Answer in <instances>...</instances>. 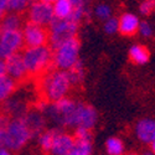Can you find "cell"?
I'll return each mask as SVG.
<instances>
[{"mask_svg": "<svg viewBox=\"0 0 155 155\" xmlns=\"http://www.w3.org/2000/svg\"><path fill=\"white\" fill-rule=\"evenodd\" d=\"M52 48L48 45H44L26 47L21 55L28 72L30 74H40L48 70V67L52 64Z\"/></svg>", "mask_w": 155, "mask_h": 155, "instance_id": "277c9868", "label": "cell"}, {"mask_svg": "<svg viewBox=\"0 0 155 155\" xmlns=\"http://www.w3.org/2000/svg\"><path fill=\"white\" fill-rule=\"evenodd\" d=\"M150 151L155 155V140H153L151 143H150Z\"/></svg>", "mask_w": 155, "mask_h": 155, "instance_id": "e575fe53", "label": "cell"}, {"mask_svg": "<svg viewBox=\"0 0 155 155\" xmlns=\"http://www.w3.org/2000/svg\"><path fill=\"white\" fill-rule=\"evenodd\" d=\"M0 155H12V151L10 149H8L6 147L2 145L0 147Z\"/></svg>", "mask_w": 155, "mask_h": 155, "instance_id": "836d02e7", "label": "cell"}, {"mask_svg": "<svg viewBox=\"0 0 155 155\" xmlns=\"http://www.w3.org/2000/svg\"><path fill=\"white\" fill-rule=\"evenodd\" d=\"M140 20L133 12H123L118 18V32L123 36H133L138 32Z\"/></svg>", "mask_w": 155, "mask_h": 155, "instance_id": "5bb4252c", "label": "cell"}, {"mask_svg": "<svg viewBox=\"0 0 155 155\" xmlns=\"http://www.w3.org/2000/svg\"><path fill=\"white\" fill-rule=\"evenodd\" d=\"M22 118L26 122L28 127L30 128V130L34 135H38L40 133L44 132L45 128V113L38 110V109H34L31 112H28L22 115Z\"/></svg>", "mask_w": 155, "mask_h": 155, "instance_id": "9a60e30c", "label": "cell"}, {"mask_svg": "<svg viewBox=\"0 0 155 155\" xmlns=\"http://www.w3.org/2000/svg\"><path fill=\"white\" fill-rule=\"evenodd\" d=\"M129 155H154L151 151H144V153H141V154H129Z\"/></svg>", "mask_w": 155, "mask_h": 155, "instance_id": "d590c367", "label": "cell"}, {"mask_svg": "<svg viewBox=\"0 0 155 155\" xmlns=\"http://www.w3.org/2000/svg\"><path fill=\"white\" fill-rule=\"evenodd\" d=\"M9 120H10V119H9L8 115H0V128H2L3 130L5 129V127L8 125Z\"/></svg>", "mask_w": 155, "mask_h": 155, "instance_id": "1f68e13d", "label": "cell"}, {"mask_svg": "<svg viewBox=\"0 0 155 155\" xmlns=\"http://www.w3.org/2000/svg\"><path fill=\"white\" fill-rule=\"evenodd\" d=\"M138 32L145 38H150L154 35V28L151 26V24L148 22V21H140Z\"/></svg>", "mask_w": 155, "mask_h": 155, "instance_id": "83f0119b", "label": "cell"}, {"mask_svg": "<svg viewBox=\"0 0 155 155\" xmlns=\"http://www.w3.org/2000/svg\"><path fill=\"white\" fill-rule=\"evenodd\" d=\"M24 45L26 47L44 46L48 44V30L45 26L28 21L21 30Z\"/></svg>", "mask_w": 155, "mask_h": 155, "instance_id": "9c48e42d", "label": "cell"}, {"mask_svg": "<svg viewBox=\"0 0 155 155\" xmlns=\"http://www.w3.org/2000/svg\"><path fill=\"white\" fill-rule=\"evenodd\" d=\"M6 102V109L10 112V113H12V114H16V113H19L21 109H22V104H20V103L18 102V101H5Z\"/></svg>", "mask_w": 155, "mask_h": 155, "instance_id": "f546056e", "label": "cell"}, {"mask_svg": "<svg viewBox=\"0 0 155 155\" xmlns=\"http://www.w3.org/2000/svg\"><path fill=\"white\" fill-rule=\"evenodd\" d=\"M31 138L32 133L21 115L9 120L3 130V145L11 151H18L26 145Z\"/></svg>", "mask_w": 155, "mask_h": 155, "instance_id": "7a4b0ae2", "label": "cell"}, {"mask_svg": "<svg viewBox=\"0 0 155 155\" xmlns=\"http://www.w3.org/2000/svg\"><path fill=\"white\" fill-rule=\"evenodd\" d=\"M16 87V81L12 80L10 76L5 74L0 77V103L9 99Z\"/></svg>", "mask_w": 155, "mask_h": 155, "instance_id": "ac0fdd59", "label": "cell"}, {"mask_svg": "<svg viewBox=\"0 0 155 155\" xmlns=\"http://www.w3.org/2000/svg\"><path fill=\"white\" fill-rule=\"evenodd\" d=\"M3 145V129L0 128V147Z\"/></svg>", "mask_w": 155, "mask_h": 155, "instance_id": "8d00e7d4", "label": "cell"}, {"mask_svg": "<svg viewBox=\"0 0 155 155\" xmlns=\"http://www.w3.org/2000/svg\"><path fill=\"white\" fill-rule=\"evenodd\" d=\"M42 2H46V3H50V4H54L56 0H42Z\"/></svg>", "mask_w": 155, "mask_h": 155, "instance_id": "74e56055", "label": "cell"}, {"mask_svg": "<svg viewBox=\"0 0 155 155\" xmlns=\"http://www.w3.org/2000/svg\"><path fill=\"white\" fill-rule=\"evenodd\" d=\"M129 58L135 64H145L150 58V52L145 46L135 44L129 48Z\"/></svg>", "mask_w": 155, "mask_h": 155, "instance_id": "e0dca14e", "label": "cell"}, {"mask_svg": "<svg viewBox=\"0 0 155 155\" xmlns=\"http://www.w3.org/2000/svg\"><path fill=\"white\" fill-rule=\"evenodd\" d=\"M124 143L123 140L117 138V137H112L107 139L106 141V151L108 155H124Z\"/></svg>", "mask_w": 155, "mask_h": 155, "instance_id": "7402d4cb", "label": "cell"}, {"mask_svg": "<svg viewBox=\"0 0 155 155\" xmlns=\"http://www.w3.org/2000/svg\"><path fill=\"white\" fill-rule=\"evenodd\" d=\"M4 61H5V67H6V74L10 76L12 80L22 81L24 78H26L29 72H28L26 66H25L22 55L20 52L9 56Z\"/></svg>", "mask_w": 155, "mask_h": 155, "instance_id": "8fae6325", "label": "cell"}, {"mask_svg": "<svg viewBox=\"0 0 155 155\" xmlns=\"http://www.w3.org/2000/svg\"><path fill=\"white\" fill-rule=\"evenodd\" d=\"M9 11V0H0V19Z\"/></svg>", "mask_w": 155, "mask_h": 155, "instance_id": "4dcf8cb0", "label": "cell"}, {"mask_svg": "<svg viewBox=\"0 0 155 155\" xmlns=\"http://www.w3.org/2000/svg\"><path fill=\"white\" fill-rule=\"evenodd\" d=\"M81 44L77 37L63 42L58 47L52 50V64L57 70L67 71L72 68L76 62L80 60Z\"/></svg>", "mask_w": 155, "mask_h": 155, "instance_id": "8992f818", "label": "cell"}, {"mask_svg": "<svg viewBox=\"0 0 155 155\" xmlns=\"http://www.w3.org/2000/svg\"><path fill=\"white\" fill-rule=\"evenodd\" d=\"M52 8H54L55 18H60V19L70 18L73 9H74L71 0H56L52 4Z\"/></svg>", "mask_w": 155, "mask_h": 155, "instance_id": "d6986e66", "label": "cell"}, {"mask_svg": "<svg viewBox=\"0 0 155 155\" xmlns=\"http://www.w3.org/2000/svg\"><path fill=\"white\" fill-rule=\"evenodd\" d=\"M78 22H74L68 18H54L48 25V46L54 50L63 42L76 37L78 32Z\"/></svg>", "mask_w": 155, "mask_h": 155, "instance_id": "5b68a950", "label": "cell"}, {"mask_svg": "<svg viewBox=\"0 0 155 155\" xmlns=\"http://www.w3.org/2000/svg\"><path fill=\"white\" fill-rule=\"evenodd\" d=\"M73 137L76 140H92L91 130L86 128H74Z\"/></svg>", "mask_w": 155, "mask_h": 155, "instance_id": "f1b7e54d", "label": "cell"}, {"mask_svg": "<svg viewBox=\"0 0 155 155\" xmlns=\"http://www.w3.org/2000/svg\"><path fill=\"white\" fill-rule=\"evenodd\" d=\"M103 30L107 35H114L115 32H118V19L110 16L104 20L103 21Z\"/></svg>", "mask_w": 155, "mask_h": 155, "instance_id": "484cf974", "label": "cell"}, {"mask_svg": "<svg viewBox=\"0 0 155 155\" xmlns=\"http://www.w3.org/2000/svg\"><path fill=\"white\" fill-rule=\"evenodd\" d=\"M72 83L67 71L56 70L47 73L41 83L42 94L48 102H57L64 97H67Z\"/></svg>", "mask_w": 155, "mask_h": 155, "instance_id": "6da1fadb", "label": "cell"}, {"mask_svg": "<svg viewBox=\"0 0 155 155\" xmlns=\"http://www.w3.org/2000/svg\"><path fill=\"white\" fill-rule=\"evenodd\" d=\"M86 2H87V3H89V2H91V0H86Z\"/></svg>", "mask_w": 155, "mask_h": 155, "instance_id": "f35d334b", "label": "cell"}, {"mask_svg": "<svg viewBox=\"0 0 155 155\" xmlns=\"http://www.w3.org/2000/svg\"><path fill=\"white\" fill-rule=\"evenodd\" d=\"M135 137L144 144H150L155 140V119L143 118L134 127Z\"/></svg>", "mask_w": 155, "mask_h": 155, "instance_id": "7c38bea8", "label": "cell"}, {"mask_svg": "<svg viewBox=\"0 0 155 155\" xmlns=\"http://www.w3.org/2000/svg\"><path fill=\"white\" fill-rule=\"evenodd\" d=\"M29 21L41 25V26H48L50 22L55 18L52 4L42 2V0H34L28 9Z\"/></svg>", "mask_w": 155, "mask_h": 155, "instance_id": "ba28073f", "label": "cell"}, {"mask_svg": "<svg viewBox=\"0 0 155 155\" xmlns=\"http://www.w3.org/2000/svg\"><path fill=\"white\" fill-rule=\"evenodd\" d=\"M22 26V19L19 12L8 11L6 14L0 19V32L11 31V30H20Z\"/></svg>", "mask_w": 155, "mask_h": 155, "instance_id": "2e32d148", "label": "cell"}, {"mask_svg": "<svg viewBox=\"0 0 155 155\" xmlns=\"http://www.w3.org/2000/svg\"><path fill=\"white\" fill-rule=\"evenodd\" d=\"M34 0H9V11H14V12H21L26 11L29 6Z\"/></svg>", "mask_w": 155, "mask_h": 155, "instance_id": "d4e9b609", "label": "cell"}, {"mask_svg": "<svg viewBox=\"0 0 155 155\" xmlns=\"http://www.w3.org/2000/svg\"><path fill=\"white\" fill-rule=\"evenodd\" d=\"M93 144L92 140H76L71 150L66 155H92Z\"/></svg>", "mask_w": 155, "mask_h": 155, "instance_id": "ffe728a7", "label": "cell"}, {"mask_svg": "<svg viewBox=\"0 0 155 155\" xmlns=\"http://www.w3.org/2000/svg\"><path fill=\"white\" fill-rule=\"evenodd\" d=\"M97 122H98V113L96 108H93L89 104H86V103L78 102L74 117V128H86L92 130L96 127Z\"/></svg>", "mask_w": 155, "mask_h": 155, "instance_id": "30bf717a", "label": "cell"}, {"mask_svg": "<svg viewBox=\"0 0 155 155\" xmlns=\"http://www.w3.org/2000/svg\"><path fill=\"white\" fill-rule=\"evenodd\" d=\"M24 47V37L21 30H11L0 32V60L18 54Z\"/></svg>", "mask_w": 155, "mask_h": 155, "instance_id": "52a82bcc", "label": "cell"}, {"mask_svg": "<svg viewBox=\"0 0 155 155\" xmlns=\"http://www.w3.org/2000/svg\"><path fill=\"white\" fill-rule=\"evenodd\" d=\"M6 74V67H5V61L0 60V77Z\"/></svg>", "mask_w": 155, "mask_h": 155, "instance_id": "d6a6232c", "label": "cell"}, {"mask_svg": "<svg viewBox=\"0 0 155 155\" xmlns=\"http://www.w3.org/2000/svg\"><path fill=\"white\" fill-rule=\"evenodd\" d=\"M57 133H58V129H50V130L42 132L37 135V143L44 151H47V153L50 151L51 145H52L54 139Z\"/></svg>", "mask_w": 155, "mask_h": 155, "instance_id": "44dd1931", "label": "cell"}, {"mask_svg": "<svg viewBox=\"0 0 155 155\" xmlns=\"http://www.w3.org/2000/svg\"><path fill=\"white\" fill-rule=\"evenodd\" d=\"M155 10V0H143L139 5V12L144 16L151 15Z\"/></svg>", "mask_w": 155, "mask_h": 155, "instance_id": "4316f807", "label": "cell"}, {"mask_svg": "<svg viewBox=\"0 0 155 155\" xmlns=\"http://www.w3.org/2000/svg\"><path fill=\"white\" fill-rule=\"evenodd\" d=\"M112 14H113V10H112V6L109 4L102 3L94 8V16L101 21L107 20L108 18L112 16Z\"/></svg>", "mask_w": 155, "mask_h": 155, "instance_id": "cb8c5ba5", "label": "cell"}, {"mask_svg": "<svg viewBox=\"0 0 155 155\" xmlns=\"http://www.w3.org/2000/svg\"><path fill=\"white\" fill-rule=\"evenodd\" d=\"M67 73H68V77H70V81H71L72 86L78 84L84 77V68H83L82 62L78 60L72 68L67 70Z\"/></svg>", "mask_w": 155, "mask_h": 155, "instance_id": "603a6c76", "label": "cell"}, {"mask_svg": "<svg viewBox=\"0 0 155 155\" xmlns=\"http://www.w3.org/2000/svg\"><path fill=\"white\" fill-rule=\"evenodd\" d=\"M78 102L64 97L57 102H51L46 107L44 113L55 122L57 125H63L66 128H74V117Z\"/></svg>", "mask_w": 155, "mask_h": 155, "instance_id": "3957f363", "label": "cell"}, {"mask_svg": "<svg viewBox=\"0 0 155 155\" xmlns=\"http://www.w3.org/2000/svg\"><path fill=\"white\" fill-rule=\"evenodd\" d=\"M73 144H74V137L73 135L58 130L48 153L51 155H66L71 150Z\"/></svg>", "mask_w": 155, "mask_h": 155, "instance_id": "4fadbf2b", "label": "cell"}]
</instances>
